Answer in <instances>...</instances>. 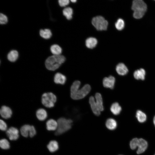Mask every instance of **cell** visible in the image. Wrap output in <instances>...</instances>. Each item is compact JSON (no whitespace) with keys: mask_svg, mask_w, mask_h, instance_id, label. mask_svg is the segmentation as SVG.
Instances as JSON below:
<instances>
[{"mask_svg":"<svg viewBox=\"0 0 155 155\" xmlns=\"http://www.w3.org/2000/svg\"><path fill=\"white\" fill-rule=\"evenodd\" d=\"M65 58L62 55H53L48 57L45 61L46 68L50 71L58 69L64 62Z\"/></svg>","mask_w":155,"mask_h":155,"instance_id":"obj_1","label":"cell"},{"mask_svg":"<svg viewBox=\"0 0 155 155\" xmlns=\"http://www.w3.org/2000/svg\"><path fill=\"white\" fill-rule=\"evenodd\" d=\"M131 8L134 11L133 17L135 18L139 19L144 16L146 11L147 6L142 0H135L132 2Z\"/></svg>","mask_w":155,"mask_h":155,"instance_id":"obj_2","label":"cell"},{"mask_svg":"<svg viewBox=\"0 0 155 155\" xmlns=\"http://www.w3.org/2000/svg\"><path fill=\"white\" fill-rule=\"evenodd\" d=\"M58 127L55 133L56 135L62 134L69 130L71 128L73 121L70 119L64 117L59 118L57 121Z\"/></svg>","mask_w":155,"mask_h":155,"instance_id":"obj_3","label":"cell"},{"mask_svg":"<svg viewBox=\"0 0 155 155\" xmlns=\"http://www.w3.org/2000/svg\"><path fill=\"white\" fill-rule=\"evenodd\" d=\"M91 90V87L90 85L85 84L80 89L79 88L70 91L71 97L72 99L75 100L82 99L89 93Z\"/></svg>","mask_w":155,"mask_h":155,"instance_id":"obj_4","label":"cell"},{"mask_svg":"<svg viewBox=\"0 0 155 155\" xmlns=\"http://www.w3.org/2000/svg\"><path fill=\"white\" fill-rule=\"evenodd\" d=\"M57 97L51 92L44 93L42 95L41 102L46 107L51 108L53 107L57 101Z\"/></svg>","mask_w":155,"mask_h":155,"instance_id":"obj_5","label":"cell"},{"mask_svg":"<svg viewBox=\"0 0 155 155\" xmlns=\"http://www.w3.org/2000/svg\"><path fill=\"white\" fill-rule=\"evenodd\" d=\"M92 22L93 25L98 30H104L107 29L108 22L102 16H98L94 17Z\"/></svg>","mask_w":155,"mask_h":155,"instance_id":"obj_6","label":"cell"},{"mask_svg":"<svg viewBox=\"0 0 155 155\" xmlns=\"http://www.w3.org/2000/svg\"><path fill=\"white\" fill-rule=\"evenodd\" d=\"M20 131L22 136L25 137H27L29 135L32 137L36 134V131L34 127L28 124L22 126L20 128Z\"/></svg>","mask_w":155,"mask_h":155,"instance_id":"obj_7","label":"cell"},{"mask_svg":"<svg viewBox=\"0 0 155 155\" xmlns=\"http://www.w3.org/2000/svg\"><path fill=\"white\" fill-rule=\"evenodd\" d=\"M6 134L7 137L11 140H16L19 137V130L14 127H11L8 129L6 131Z\"/></svg>","mask_w":155,"mask_h":155,"instance_id":"obj_8","label":"cell"},{"mask_svg":"<svg viewBox=\"0 0 155 155\" xmlns=\"http://www.w3.org/2000/svg\"><path fill=\"white\" fill-rule=\"evenodd\" d=\"M115 82V78L112 75H110L104 78L102 81L103 85L105 88L112 89L114 88Z\"/></svg>","mask_w":155,"mask_h":155,"instance_id":"obj_9","label":"cell"},{"mask_svg":"<svg viewBox=\"0 0 155 155\" xmlns=\"http://www.w3.org/2000/svg\"><path fill=\"white\" fill-rule=\"evenodd\" d=\"M89 102L91 109L94 114L97 116L100 115L101 111L96 104L94 98L93 96H91L89 98Z\"/></svg>","mask_w":155,"mask_h":155,"instance_id":"obj_10","label":"cell"},{"mask_svg":"<svg viewBox=\"0 0 155 155\" xmlns=\"http://www.w3.org/2000/svg\"><path fill=\"white\" fill-rule=\"evenodd\" d=\"M12 113L11 109L7 106H3L0 109V115L4 119H7L11 117Z\"/></svg>","mask_w":155,"mask_h":155,"instance_id":"obj_11","label":"cell"},{"mask_svg":"<svg viewBox=\"0 0 155 155\" xmlns=\"http://www.w3.org/2000/svg\"><path fill=\"white\" fill-rule=\"evenodd\" d=\"M148 146V143L146 141L142 138L139 139L137 153L140 154L143 153L146 150Z\"/></svg>","mask_w":155,"mask_h":155,"instance_id":"obj_12","label":"cell"},{"mask_svg":"<svg viewBox=\"0 0 155 155\" xmlns=\"http://www.w3.org/2000/svg\"><path fill=\"white\" fill-rule=\"evenodd\" d=\"M66 80L65 76L61 73H56L54 75V81L56 84L63 85L65 83Z\"/></svg>","mask_w":155,"mask_h":155,"instance_id":"obj_13","label":"cell"},{"mask_svg":"<svg viewBox=\"0 0 155 155\" xmlns=\"http://www.w3.org/2000/svg\"><path fill=\"white\" fill-rule=\"evenodd\" d=\"M116 70L117 73L121 75H125L128 71L127 68L123 63H120L117 65L116 67Z\"/></svg>","mask_w":155,"mask_h":155,"instance_id":"obj_14","label":"cell"},{"mask_svg":"<svg viewBox=\"0 0 155 155\" xmlns=\"http://www.w3.org/2000/svg\"><path fill=\"white\" fill-rule=\"evenodd\" d=\"M46 125L47 130L50 131H54L57 129L58 123L55 120L50 119L47 121Z\"/></svg>","mask_w":155,"mask_h":155,"instance_id":"obj_15","label":"cell"},{"mask_svg":"<svg viewBox=\"0 0 155 155\" xmlns=\"http://www.w3.org/2000/svg\"><path fill=\"white\" fill-rule=\"evenodd\" d=\"M146 71L143 68L135 70L133 73V76L135 79L137 80H144L145 79Z\"/></svg>","mask_w":155,"mask_h":155,"instance_id":"obj_16","label":"cell"},{"mask_svg":"<svg viewBox=\"0 0 155 155\" xmlns=\"http://www.w3.org/2000/svg\"><path fill=\"white\" fill-rule=\"evenodd\" d=\"M95 100L96 104L100 111L104 110L102 98L101 94L96 93L95 94Z\"/></svg>","mask_w":155,"mask_h":155,"instance_id":"obj_17","label":"cell"},{"mask_svg":"<svg viewBox=\"0 0 155 155\" xmlns=\"http://www.w3.org/2000/svg\"><path fill=\"white\" fill-rule=\"evenodd\" d=\"M36 115L37 119L39 120L40 121H43L47 117V113L44 109L40 108L37 111Z\"/></svg>","mask_w":155,"mask_h":155,"instance_id":"obj_18","label":"cell"},{"mask_svg":"<svg viewBox=\"0 0 155 155\" xmlns=\"http://www.w3.org/2000/svg\"><path fill=\"white\" fill-rule=\"evenodd\" d=\"M110 111L112 113L115 115H119L121 110V107L117 102L113 103L110 107Z\"/></svg>","mask_w":155,"mask_h":155,"instance_id":"obj_19","label":"cell"},{"mask_svg":"<svg viewBox=\"0 0 155 155\" xmlns=\"http://www.w3.org/2000/svg\"><path fill=\"white\" fill-rule=\"evenodd\" d=\"M105 125L108 129L110 130H113L116 128L117 123L115 119L110 118L106 120Z\"/></svg>","mask_w":155,"mask_h":155,"instance_id":"obj_20","label":"cell"},{"mask_svg":"<svg viewBox=\"0 0 155 155\" xmlns=\"http://www.w3.org/2000/svg\"><path fill=\"white\" fill-rule=\"evenodd\" d=\"M59 144L56 140L50 141L47 145V148L49 151L51 152H53L57 151L59 149Z\"/></svg>","mask_w":155,"mask_h":155,"instance_id":"obj_21","label":"cell"},{"mask_svg":"<svg viewBox=\"0 0 155 155\" xmlns=\"http://www.w3.org/2000/svg\"><path fill=\"white\" fill-rule=\"evenodd\" d=\"M97 43V40L94 37L88 38L86 41V45L87 47L89 49L94 48Z\"/></svg>","mask_w":155,"mask_h":155,"instance_id":"obj_22","label":"cell"},{"mask_svg":"<svg viewBox=\"0 0 155 155\" xmlns=\"http://www.w3.org/2000/svg\"><path fill=\"white\" fill-rule=\"evenodd\" d=\"M18 53L16 50H12L10 51L8 54L7 58L10 61L14 62L18 59Z\"/></svg>","mask_w":155,"mask_h":155,"instance_id":"obj_23","label":"cell"},{"mask_svg":"<svg viewBox=\"0 0 155 155\" xmlns=\"http://www.w3.org/2000/svg\"><path fill=\"white\" fill-rule=\"evenodd\" d=\"M136 117L138 121L141 123L145 122L147 119L146 114L141 110H137L136 114Z\"/></svg>","mask_w":155,"mask_h":155,"instance_id":"obj_24","label":"cell"},{"mask_svg":"<svg viewBox=\"0 0 155 155\" xmlns=\"http://www.w3.org/2000/svg\"><path fill=\"white\" fill-rule=\"evenodd\" d=\"M50 50L52 53L54 55H59L62 51L61 48L57 44H53L51 46Z\"/></svg>","mask_w":155,"mask_h":155,"instance_id":"obj_25","label":"cell"},{"mask_svg":"<svg viewBox=\"0 0 155 155\" xmlns=\"http://www.w3.org/2000/svg\"><path fill=\"white\" fill-rule=\"evenodd\" d=\"M64 16L68 20H70L72 18L73 14L72 9L70 7H67L63 11Z\"/></svg>","mask_w":155,"mask_h":155,"instance_id":"obj_26","label":"cell"},{"mask_svg":"<svg viewBox=\"0 0 155 155\" xmlns=\"http://www.w3.org/2000/svg\"><path fill=\"white\" fill-rule=\"evenodd\" d=\"M40 35L42 38L45 39H48L51 37L52 33L49 29H46L41 30L40 31Z\"/></svg>","mask_w":155,"mask_h":155,"instance_id":"obj_27","label":"cell"},{"mask_svg":"<svg viewBox=\"0 0 155 155\" xmlns=\"http://www.w3.org/2000/svg\"><path fill=\"white\" fill-rule=\"evenodd\" d=\"M0 146L2 149L4 150L8 149L10 147L9 142L5 139H3L0 140Z\"/></svg>","mask_w":155,"mask_h":155,"instance_id":"obj_28","label":"cell"},{"mask_svg":"<svg viewBox=\"0 0 155 155\" xmlns=\"http://www.w3.org/2000/svg\"><path fill=\"white\" fill-rule=\"evenodd\" d=\"M124 22L122 19L121 18L119 19L115 24L116 28L119 30H122L124 28Z\"/></svg>","mask_w":155,"mask_h":155,"instance_id":"obj_29","label":"cell"},{"mask_svg":"<svg viewBox=\"0 0 155 155\" xmlns=\"http://www.w3.org/2000/svg\"><path fill=\"white\" fill-rule=\"evenodd\" d=\"M139 142V139L135 138L130 142L129 145L130 148L133 150L137 148Z\"/></svg>","mask_w":155,"mask_h":155,"instance_id":"obj_30","label":"cell"},{"mask_svg":"<svg viewBox=\"0 0 155 155\" xmlns=\"http://www.w3.org/2000/svg\"><path fill=\"white\" fill-rule=\"evenodd\" d=\"M7 22V17L4 14L1 13L0 14V23L1 24H5Z\"/></svg>","mask_w":155,"mask_h":155,"instance_id":"obj_31","label":"cell"},{"mask_svg":"<svg viewBox=\"0 0 155 155\" xmlns=\"http://www.w3.org/2000/svg\"><path fill=\"white\" fill-rule=\"evenodd\" d=\"M7 126L6 123L3 120L0 119V129L2 131L6 130Z\"/></svg>","mask_w":155,"mask_h":155,"instance_id":"obj_32","label":"cell"},{"mask_svg":"<svg viewBox=\"0 0 155 155\" xmlns=\"http://www.w3.org/2000/svg\"><path fill=\"white\" fill-rule=\"evenodd\" d=\"M58 2L60 6L61 7H65L69 3V0H59Z\"/></svg>","mask_w":155,"mask_h":155,"instance_id":"obj_33","label":"cell"},{"mask_svg":"<svg viewBox=\"0 0 155 155\" xmlns=\"http://www.w3.org/2000/svg\"><path fill=\"white\" fill-rule=\"evenodd\" d=\"M153 123L155 127V116L154 117L153 120Z\"/></svg>","mask_w":155,"mask_h":155,"instance_id":"obj_34","label":"cell"},{"mask_svg":"<svg viewBox=\"0 0 155 155\" xmlns=\"http://www.w3.org/2000/svg\"><path fill=\"white\" fill-rule=\"evenodd\" d=\"M71 1L72 3H75L76 1V0H71Z\"/></svg>","mask_w":155,"mask_h":155,"instance_id":"obj_35","label":"cell"},{"mask_svg":"<svg viewBox=\"0 0 155 155\" xmlns=\"http://www.w3.org/2000/svg\"><path fill=\"white\" fill-rule=\"evenodd\" d=\"M154 155H155V154Z\"/></svg>","mask_w":155,"mask_h":155,"instance_id":"obj_36","label":"cell"}]
</instances>
